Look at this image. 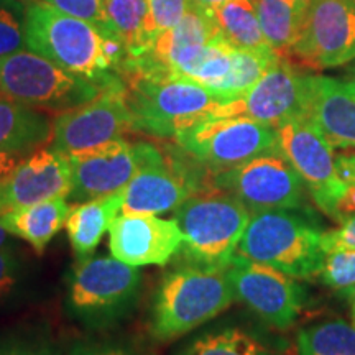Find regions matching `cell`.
Masks as SVG:
<instances>
[{"instance_id": "12", "label": "cell", "mask_w": 355, "mask_h": 355, "mask_svg": "<svg viewBox=\"0 0 355 355\" xmlns=\"http://www.w3.org/2000/svg\"><path fill=\"white\" fill-rule=\"evenodd\" d=\"M133 132L122 78L102 89L96 99L56 115L51 148L64 155L123 139Z\"/></svg>"}, {"instance_id": "2", "label": "cell", "mask_w": 355, "mask_h": 355, "mask_svg": "<svg viewBox=\"0 0 355 355\" xmlns=\"http://www.w3.org/2000/svg\"><path fill=\"white\" fill-rule=\"evenodd\" d=\"M235 293L225 270L181 265L163 277L152 303L150 332L173 340L211 321L234 303Z\"/></svg>"}, {"instance_id": "28", "label": "cell", "mask_w": 355, "mask_h": 355, "mask_svg": "<svg viewBox=\"0 0 355 355\" xmlns=\"http://www.w3.org/2000/svg\"><path fill=\"white\" fill-rule=\"evenodd\" d=\"M181 355H273L259 340L241 329L199 337Z\"/></svg>"}, {"instance_id": "36", "label": "cell", "mask_w": 355, "mask_h": 355, "mask_svg": "<svg viewBox=\"0 0 355 355\" xmlns=\"http://www.w3.org/2000/svg\"><path fill=\"white\" fill-rule=\"evenodd\" d=\"M20 275V263L17 257L7 248H0V301L13 291Z\"/></svg>"}, {"instance_id": "37", "label": "cell", "mask_w": 355, "mask_h": 355, "mask_svg": "<svg viewBox=\"0 0 355 355\" xmlns=\"http://www.w3.org/2000/svg\"><path fill=\"white\" fill-rule=\"evenodd\" d=\"M68 355H130L125 349L107 344L78 343L69 349Z\"/></svg>"}, {"instance_id": "26", "label": "cell", "mask_w": 355, "mask_h": 355, "mask_svg": "<svg viewBox=\"0 0 355 355\" xmlns=\"http://www.w3.org/2000/svg\"><path fill=\"white\" fill-rule=\"evenodd\" d=\"M282 56L273 48H265V50H237L235 48L232 69L227 79L212 92L219 96L224 104L239 99L250 91L265 76L266 71L273 68Z\"/></svg>"}, {"instance_id": "42", "label": "cell", "mask_w": 355, "mask_h": 355, "mask_svg": "<svg viewBox=\"0 0 355 355\" xmlns=\"http://www.w3.org/2000/svg\"><path fill=\"white\" fill-rule=\"evenodd\" d=\"M343 296H345V298H349V300L352 301V303H354V301H355V286H354V288H350L349 291H345Z\"/></svg>"}, {"instance_id": "33", "label": "cell", "mask_w": 355, "mask_h": 355, "mask_svg": "<svg viewBox=\"0 0 355 355\" xmlns=\"http://www.w3.org/2000/svg\"><path fill=\"white\" fill-rule=\"evenodd\" d=\"M0 355H63L50 339L35 334H0Z\"/></svg>"}, {"instance_id": "7", "label": "cell", "mask_w": 355, "mask_h": 355, "mask_svg": "<svg viewBox=\"0 0 355 355\" xmlns=\"http://www.w3.org/2000/svg\"><path fill=\"white\" fill-rule=\"evenodd\" d=\"M140 283L137 266L115 257L78 259L68 278V306L81 321L102 326L127 313L137 298Z\"/></svg>"}, {"instance_id": "44", "label": "cell", "mask_w": 355, "mask_h": 355, "mask_svg": "<svg viewBox=\"0 0 355 355\" xmlns=\"http://www.w3.org/2000/svg\"><path fill=\"white\" fill-rule=\"evenodd\" d=\"M354 324H355V301H354Z\"/></svg>"}, {"instance_id": "40", "label": "cell", "mask_w": 355, "mask_h": 355, "mask_svg": "<svg viewBox=\"0 0 355 355\" xmlns=\"http://www.w3.org/2000/svg\"><path fill=\"white\" fill-rule=\"evenodd\" d=\"M225 2H229V0H191V3H193V6L202 8V10H206V12L216 10L217 7H220L222 3H225Z\"/></svg>"}, {"instance_id": "18", "label": "cell", "mask_w": 355, "mask_h": 355, "mask_svg": "<svg viewBox=\"0 0 355 355\" xmlns=\"http://www.w3.org/2000/svg\"><path fill=\"white\" fill-rule=\"evenodd\" d=\"M303 117L340 150H355V83L311 76Z\"/></svg>"}, {"instance_id": "35", "label": "cell", "mask_w": 355, "mask_h": 355, "mask_svg": "<svg viewBox=\"0 0 355 355\" xmlns=\"http://www.w3.org/2000/svg\"><path fill=\"white\" fill-rule=\"evenodd\" d=\"M321 247L324 254L332 250V248H355V216L349 217L347 220H344L339 229L329 230V232H322Z\"/></svg>"}, {"instance_id": "34", "label": "cell", "mask_w": 355, "mask_h": 355, "mask_svg": "<svg viewBox=\"0 0 355 355\" xmlns=\"http://www.w3.org/2000/svg\"><path fill=\"white\" fill-rule=\"evenodd\" d=\"M150 24L155 37L175 28L189 12L191 0H148Z\"/></svg>"}, {"instance_id": "29", "label": "cell", "mask_w": 355, "mask_h": 355, "mask_svg": "<svg viewBox=\"0 0 355 355\" xmlns=\"http://www.w3.org/2000/svg\"><path fill=\"white\" fill-rule=\"evenodd\" d=\"M235 48L225 42L224 38L216 37L206 44L198 63L188 73V79L201 84L209 91H216L229 76L232 69Z\"/></svg>"}, {"instance_id": "41", "label": "cell", "mask_w": 355, "mask_h": 355, "mask_svg": "<svg viewBox=\"0 0 355 355\" xmlns=\"http://www.w3.org/2000/svg\"><path fill=\"white\" fill-rule=\"evenodd\" d=\"M7 245H8V232L2 227V224H0V248H7Z\"/></svg>"}, {"instance_id": "39", "label": "cell", "mask_w": 355, "mask_h": 355, "mask_svg": "<svg viewBox=\"0 0 355 355\" xmlns=\"http://www.w3.org/2000/svg\"><path fill=\"white\" fill-rule=\"evenodd\" d=\"M19 163H20L19 155L0 153V183H3V181L10 176V173L15 170Z\"/></svg>"}, {"instance_id": "8", "label": "cell", "mask_w": 355, "mask_h": 355, "mask_svg": "<svg viewBox=\"0 0 355 355\" xmlns=\"http://www.w3.org/2000/svg\"><path fill=\"white\" fill-rule=\"evenodd\" d=\"M175 144L212 175L278 148L277 127L247 117H206L175 137Z\"/></svg>"}, {"instance_id": "10", "label": "cell", "mask_w": 355, "mask_h": 355, "mask_svg": "<svg viewBox=\"0 0 355 355\" xmlns=\"http://www.w3.org/2000/svg\"><path fill=\"white\" fill-rule=\"evenodd\" d=\"M286 60L311 69L355 60V0H311L300 40Z\"/></svg>"}, {"instance_id": "30", "label": "cell", "mask_w": 355, "mask_h": 355, "mask_svg": "<svg viewBox=\"0 0 355 355\" xmlns=\"http://www.w3.org/2000/svg\"><path fill=\"white\" fill-rule=\"evenodd\" d=\"M26 7L28 0H0V58L26 46Z\"/></svg>"}, {"instance_id": "14", "label": "cell", "mask_w": 355, "mask_h": 355, "mask_svg": "<svg viewBox=\"0 0 355 355\" xmlns=\"http://www.w3.org/2000/svg\"><path fill=\"white\" fill-rule=\"evenodd\" d=\"M309 74L282 58L250 91L239 99L222 104L209 117H247L278 127L290 119L304 115Z\"/></svg>"}, {"instance_id": "20", "label": "cell", "mask_w": 355, "mask_h": 355, "mask_svg": "<svg viewBox=\"0 0 355 355\" xmlns=\"http://www.w3.org/2000/svg\"><path fill=\"white\" fill-rule=\"evenodd\" d=\"M53 140V123L40 109L0 99V153L26 155Z\"/></svg>"}, {"instance_id": "16", "label": "cell", "mask_w": 355, "mask_h": 355, "mask_svg": "<svg viewBox=\"0 0 355 355\" xmlns=\"http://www.w3.org/2000/svg\"><path fill=\"white\" fill-rule=\"evenodd\" d=\"M183 234L176 219L153 214H119L109 229L112 257L132 266H165L181 250Z\"/></svg>"}, {"instance_id": "32", "label": "cell", "mask_w": 355, "mask_h": 355, "mask_svg": "<svg viewBox=\"0 0 355 355\" xmlns=\"http://www.w3.org/2000/svg\"><path fill=\"white\" fill-rule=\"evenodd\" d=\"M43 2L50 3V6L63 13H68L71 17H76V19H81L96 26L104 38L117 37L109 24L107 15H105L102 0H43Z\"/></svg>"}, {"instance_id": "11", "label": "cell", "mask_w": 355, "mask_h": 355, "mask_svg": "<svg viewBox=\"0 0 355 355\" xmlns=\"http://www.w3.org/2000/svg\"><path fill=\"white\" fill-rule=\"evenodd\" d=\"M277 137L278 150L301 176L314 204L332 219L337 199L347 188L337 175L334 146L303 115L279 123Z\"/></svg>"}, {"instance_id": "5", "label": "cell", "mask_w": 355, "mask_h": 355, "mask_svg": "<svg viewBox=\"0 0 355 355\" xmlns=\"http://www.w3.org/2000/svg\"><path fill=\"white\" fill-rule=\"evenodd\" d=\"M291 211L252 214L235 257L273 266L293 278L318 277L324 260L322 232L304 216Z\"/></svg>"}, {"instance_id": "3", "label": "cell", "mask_w": 355, "mask_h": 355, "mask_svg": "<svg viewBox=\"0 0 355 355\" xmlns=\"http://www.w3.org/2000/svg\"><path fill=\"white\" fill-rule=\"evenodd\" d=\"M133 132L175 139L184 128L204 121L224 104L201 84L180 76H121Z\"/></svg>"}, {"instance_id": "17", "label": "cell", "mask_w": 355, "mask_h": 355, "mask_svg": "<svg viewBox=\"0 0 355 355\" xmlns=\"http://www.w3.org/2000/svg\"><path fill=\"white\" fill-rule=\"evenodd\" d=\"M71 165L64 153L38 148L0 183V217L53 198H68Z\"/></svg>"}, {"instance_id": "9", "label": "cell", "mask_w": 355, "mask_h": 355, "mask_svg": "<svg viewBox=\"0 0 355 355\" xmlns=\"http://www.w3.org/2000/svg\"><path fill=\"white\" fill-rule=\"evenodd\" d=\"M212 188L227 191L252 214L273 209H303L304 183L279 150L259 155L212 176Z\"/></svg>"}, {"instance_id": "23", "label": "cell", "mask_w": 355, "mask_h": 355, "mask_svg": "<svg viewBox=\"0 0 355 355\" xmlns=\"http://www.w3.org/2000/svg\"><path fill=\"white\" fill-rule=\"evenodd\" d=\"M114 33L127 48V58L152 50L155 40L148 0H102Z\"/></svg>"}, {"instance_id": "13", "label": "cell", "mask_w": 355, "mask_h": 355, "mask_svg": "<svg viewBox=\"0 0 355 355\" xmlns=\"http://www.w3.org/2000/svg\"><path fill=\"white\" fill-rule=\"evenodd\" d=\"M227 272L235 298L241 300L266 324L288 329L298 319L304 290L290 275L273 266L234 257Z\"/></svg>"}, {"instance_id": "19", "label": "cell", "mask_w": 355, "mask_h": 355, "mask_svg": "<svg viewBox=\"0 0 355 355\" xmlns=\"http://www.w3.org/2000/svg\"><path fill=\"white\" fill-rule=\"evenodd\" d=\"M219 35V26L212 12H206L191 3L184 19L175 28L159 33L152 50L146 51V55L157 60L173 76L186 78L198 63L206 44Z\"/></svg>"}, {"instance_id": "24", "label": "cell", "mask_w": 355, "mask_h": 355, "mask_svg": "<svg viewBox=\"0 0 355 355\" xmlns=\"http://www.w3.org/2000/svg\"><path fill=\"white\" fill-rule=\"evenodd\" d=\"M266 43L286 58L300 40L304 10L296 0H254Z\"/></svg>"}, {"instance_id": "15", "label": "cell", "mask_w": 355, "mask_h": 355, "mask_svg": "<svg viewBox=\"0 0 355 355\" xmlns=\"http://www.w3.org/2000/svg\"><path fill=\"white\" fill-rule=\"evenodd\" d=\"M71 165L69 201L74 204L109 196L125 188L141 168L140 141L119 139L66 155Z\"/></svg>"}, {"instance_id": "31", "label": "cell", "mask_w": 355, "mask_h": 355, "mask_svg": "<svg viewBox=\"0 0 355 355\" xmlns=\"http://www.w3.org/2000/svg\"><path fill=\"white\" fill-rule=\"evenodd\" d=\"M318 277L326 286L344 295L355 286V248H332L324 254Z\"/></svg>"}, {"instance_id": "27", "label": "cell", "mask_w": 355, "mask_h": 355, "mask_svg": "<svg viewBox=\"0 0 355 355\" xmlns=\"http://www.w3.org/2000/svg\"><path fill=\"white\" fill-rule=\"evenodd\" d=\"M300 355H355V326L343 319L313 324L298 334Z\"/></svg>"}, {"instance_id": "4", "label": "cell", "mask_w": 355, "mask_h": 355, "mask_svg": "<svg viewBox=\"0 0 355 355\" xmlns=\"http://www.w3.org/2000/svg\"><path fill=\"white\" fill-rule=\"evenodd\" d=\"M250 217L245 204L227 191L211 188L186 199L175 211L186 263L227 270Z\"/></svg>"}, {"instance_id": "43", "label": "cell", "mask_w": 355, "mask_h": 355, "mask_svg": "<svg viewBox=\"0 0 355 355\" xmlns=\"http://www.w3.org/2000/svg\"><path fill=\"white\" fill-rule=\"evenodd\" d=\"M296 3H298V6L303 8V10L306 12V8L309 7V3H311V0H296Z\"/></svg>"}, {"instance_id": "6", "label": "cell", "mask_w": 355, "mask_h": 355, "mask_svg": "<svg viewBox=\"0 0 355 355\" xmlns=\"http://www.w3.org/2000/svg\"><path fill=\"white\" fill-rule=\"evenodd\" d=\"M101 92L96 83L68 73L33 51L0 58V99L61 114L91 102Z\"/></svg>"}, {"instance_id": "21", "label": "cell", "mask_w": 355, "mask_h": 355, "mask_svg": "<svg viewBox=\"0 0 355 355\" xmlns=\"http://www.w3.org/2000/svg\"><path fill=\"white\" fill-rule=\"evenodd\" d=\"M122 189L109 196L74 204L66 220V232L78 259L94 254L104 234L122 211Z\"/></svg>"}, {"instance_id": "38", "label": "cell", "mask_w": 355, "mask_h": 355, "mask_svg": "<svg viewBox=\"0 0 355 355\" xmlns=\"http://www.w3.org/2000/svg\"><path fill=\"white\" fill-rule=\"evenodd\" d=\"M352 216H355V184H347L343 196L337 199L332 219L343 224Z\"/></svg>"}, {"instance_id": "45", "label": "cell", "mask_w": 355, "mask_h": 355, "mask_svg": "<svg viewBox=\"0 0 355 355\" xmlns=\"http://www.w3.org/2000/svg\"><path fill=\"white\" fill-rule=\"evenodd\" d=\"M352 83H355V71H354V74H352Z\"/></svg>"}, {"instance_id": "22", "label": "cell", "mask_w": 355, "mask_h": 355, "mask_svg": "<svg viewBox=\"0 0 355 355\" xmlns=\"http://www.w3.org/2000/svg\"><path fill=\"white\" fill-rule=\"evenodd\" d=\"M68 199L53 198L21 207L0 217V224L8 234L24 239L37 254L42 255L53 237L63 229L71 212Z\"/></svg>"}, {"instance_id": "1", "label": "cell", "mask_w": 355, "mask_h": 355, "mask_svg": "<svg viewBox=\"0 0 355 355\" xmlns=\"http://www.w3.org/2000/svg\"><path fill=\"white\" fill-rule=\"evenodd\" d=\"M25 38L30 51L102 89L121 79L105 60L99 30L43 0H28Z\"/></svg>"}, {"instance_id": "25", "label": "cell", "mask_w": 355, "mask_h": 355, "mask_svg": "<svg viewBox=\"0 0 355 355\" xmlns=\"http://www.w3.org/2000/svg\"><path fill=\"white\" fill-rule=\"evenodd\" d=\"M220 37L237 50L272 48L263 37L254 0H229L212 10Z\"/></svg>"}]
</instances>
